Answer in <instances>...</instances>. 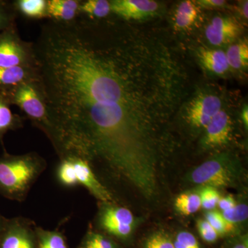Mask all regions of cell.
Returning <instances> with one entry per match:
<instances>
[{"mask_svg":"<svg viewBox=\"0 0 248 248\" xmlns=\"http://www.w3.org/2000/svg\"><path fill=\"white\" fill-rule=\"evenodd\" d=\"M17 14L13 2L0 0V32L16 25Z\"/></svg>","mask_w":248,"mask_h":248,"instance_id":"obj_24","label":"cell"},{"mask_svg":"<svg viewBox=\"0 0 248 248\" xmlns=\"http://www.w3.org/2000/svg\"><path fill=\"white\" fill-rule=\"evenodd\" d=\"M37 80L35 66L0 67V97L4 99L17 85Z\"/></svg>","mask_w":248,"mask_h":248,"instance_id":"obj_13","label":"cell"},{"mask_svg":"<svg viewBox=\"0 0 248 248\" xmlns=\"http://www.w3.org/2000/svg\"><path fill=\"white\" fill-rule=\"evenodd\" d=\"M48 18L60 22H70L80 16V0H47Z\"/></svg>","mask_w":248,"mask_h":248,"instance_id":"obj_14","label":"cell"},{"mask_svg":"<svg viewBox=\"0 0 248 248\" xmlns=\"http://www.w3.org/2000/svg\"><path fill=\"white\" fill-rule=\"evenodd\" d=\"M243 30L242 26L234 17L217 16L207 26L205 35L210 45L221 46L237 40Z\"/></svg>","mask_w":248,"mask_h":248,"instance_id":"obj_9","label":"cell"},{"mask_svg":"<svg viewBox=\"0 0 248 248\" xmlns=\"http://www.w3.org/2000/svg\"><path fill=\"white\" fill-rule=\"evenodd\" d=\"M176 241L183 245L186 248H200V244L195 236L187 232L179 233Z\"/></svg>","mask_w":248,"mask_h":248,"instance_id":"obj_31","label":"cell"},{"mask_svg":"<svg viewBox=\"0 0 248 248\" xmlns=\"http://www.w3.org/2000/svg\"><path fill=\"white\" fill-rule=\"evenodd\" d=\"M84 248H99L97 246H94L92 243L89 242V241H85Z\"/></svg>","mask_w":248,"mask_h":248,"instance_id":"obj_36","label":"cell"},{"mask_svg":"<svg viewBox=\"0 0 248 248\" xmlns=\"http://www.w3.org/2000/svg\"><path fill=\"white\" fill-rule=\"evenodd\" d=\"M174 205L182 215H190L202 208V202L200 195L197 194L184 193L176 199Z\"/></svg>","mask_w":248,"mask_h":248,"instance_id":"obj_23","label":"cell"},{"mask_svg":"<svg viewBox=\"0 0 248 248\" xmlns=\"http://www.w3.org/2000/svg\"><path fill=\"white\" fill-rule=\"evenodd\" d=\"M111 13L122 20H141L156 16L159 4L153 0H111Z\"/></svg>","mask_w":248,"mask_h":248,"instance_id":"obj_8","label":"cell"},{"mask_svg":"<svg viewBox=\"0 0 248 248\" xmlns=\"http://www.w3.org/2000/svg\"><path fill=\"white\" fill-rule=\"evenodd\" d=\"M205 220L211 225L218 235L231 232L234 228V225L227 221L222 214L218 211L209 212L205 215Z\"/></svg>","mask_w":248,"mask_h":248,"instance_id":"obj_25","label":"cell"},{"mask_svg":"<svg viewBox=\"0 0 248 248\" xmlns=\"http://www.w3.org/2000/svg\"><path fill=\"white\" fill-rule=\"evenodd\" d=\"M236 205L234 197L232 195L226 196V197L221 198L218 203V208L221 209L222 212L229 210Z\"/></svg>","mask_w":248,"mask_h":248,"instance_id":"obj_33","label":"cell"},{"mask_svg":"<svg viewBox=\"0 0 248 248\" xmlns=\"http://www.w3.org/2000/svg\"><path fill=\"white\" fill-rule=\"evenodd\" d=\"M227 61L230 69L242 71L248 66V40H239L232 44L226 52Z\"/></svg>","mask_w":248,"mask_h":248,"instance_id":"obj_19","label":"cell"},{"mask_svg":"<svg viewBox=\"0 0 248 248\" xmlns=\"http://www.w3.org/2000/svg\"><path fill=\"white\" fill-rule=\"evenodd\" d=\"M75 172L78 185L86 187L102 203H112V197L108 190L101 184L96 177L91 167V164L86 160L73 157Z\"/></svg>","mask_w":248,"mask_h":248,"instance_id":"obj_11","label":"cell"},{"mask_svg":"<svg viewBox=\"0 0 248 248\" xmlns=\"http://www.w3.org/2000/svg\"><path fill=\"white\" fill-rule=\"evenodd\" d=\"M195 2L200 9L212 10L222 9L227 4L224 0H197Z\"/></svg>","mask_w":248,"mask_h":248,"instance_id":"obj_32","label":"cell"},{"mask_svg":"<svg viewBox=\"0 0 248 248\" xmlns=\"http://www.w3.org/2000/svg\"><path fill=\"white\" fill-rule=\"evenodd\" d=\"M203 143L207 146L226 144L231 139L232 122L228 112L222 109L207 125Z\"/></svg>","mask_w":248,"mask_h":248,"instance_id":"obj_12","label":"cell"},{"mask_svg":"<svg viewBox=\"0 0 248 248\" xmlns=\"http://www.w3.org/2000/svg\"><path fill=\"white\" fill-rule=\"evenodd\" d=\"M5 218L4 217L2 216V215L0 214V231H1V228H2L3 225H4V222Z\"/></svg>","mask_w":248,"mask_h":248,"instance_id":"obj_37","label":"cell"},{"mask_svg":"<svg viewBox=\"0 0 248 248\" xmlns=\"http://www.w3.org/2000/svg\"><path fill=\"white\" fill-rule=\"evenodd\" d=\"M56 176L60 184L65 187H73L78 186L73 157L60 160Z\"/></svg>","mask_w":248,"mask_h":248,"instance_id":"obj_22","label":"cell"},{"mask_svg":"<svg viewBox=\"0 0 248 248\" xmlns=\"http://www.w3.org/2000/svg\"><path fill=\"white\" fill-rule=\"evenodd\" d=\"M200 8L195 1L186 0L179 4L174 15V27L178 31L190 29L198 19Z\"/></svg>","mask_w":248,"mask_h":248,"instance_id":"obj_16","label":"cell"},{"mask_svg":"<svg viewBox=\"0 0 248 248\" xmlns=\"http://www.w3.org/2000/svg\"><path fill=\"white\" fill-rule=\"evenodd\" d=\"M221 98L213 93H200L186 108V119L195 128H205L212 119L223 109Z\"/></svg>","mask_w":248,"mask_h":248,"instance_id":"obj_6","label":"cell"},{"mask_svg":"<svg viewBox=\"0 0 248 248\" xmlns=\"http://www.w3.org/2000/svg\"><path fill=\"white\" fill-rule=\"evenodd\" d=\"M197 228L202 239L206 242H215L219 236L206 220H199L197 221Z\"/></svg>","mask_w":248,"mask_h":248,"instance_id":"obj_28","label":"cell"},{"mask_svg":"<svg viewBox=\"0 0 248 248\" xmlns=\"http://www.w3.org/2000/svg\"><path fill=\"white\" fill-rule=\"evenodd\" d=\"M202 207L205 210H211L216 208L221 196L216 188L210 186H206L202 189L200 192Z\"/></svg>","mask_w":248,"mask_h":248,"instance_id":"obj_26","label":"cell"},{"mask_svg":"<svg viewBox=\"0 0 248 248\" xmlns=\"http://www.w3.org/2000/svg\"><path fill=\"white\" fill-rule=\"evenodd\" d=\"M33 43L21 38L17 25L0 32V67L35 66Z\"/></svg>","mask_w":248,"mask_h":248,"instance_id":"obj_4","label":"cell"},{"mask_svg":"<svg viewBox=\"0 0 248 248\" xmlns=\"http://www.w3.org/2000/svg\"><path fill=\"white\" fill-rule=\"evenodd\" d=\"M99 213V225L109 234L116 237H128L133 230L135 218L128 209L114 205L112 203H102Z\"/></svg>","mask_w":248,"mask_h":248,"instance_id":"obj_7","label":"cell"},{"mask_svg":"<svg viewBox=\"0 0 248 248\" xmlns=\"http://www.w3.org/2000/svg\"><path fill=\"white\" fill-rule=\"evenodd\" d=\"M144 248H174V246L169 236L158 233L148 239Z\"/></svg>","mask_w":248,"mask_h":248,"instance_id":"obj_29","label":"cell"},{"mask_svg":"<svg viewBox=\"0 0 248 248\" xmlns=\"http://www.w3.org/2000/svg\"><path fill=\"white\" fill-rule=\"evenodd\" d=\"M111 13L110 1L107 0H86L81 1L79 14L91 19H102Z\"/></svg>","mask_w":248,"mask_h":248,"instance_id":"obj_20","label":"cell"},{"mask_svg":"<svg viewBox=\"0 0 248 248\" xmlns=\"http://www.w3.org/2000/svg\"><path fill=\"white\" fill-rule=\"evenodd\" d=\"M174 248H186L183 245L177 242V241H175V242L174 243Z\"/></svg>","mask_w":248,"mask_h":248,"instance_id":"obj_39","label":"cell"},{"mask_svg":"<svg viewBox=\"0 0 248 248\" xmlns=\"http://www.w3.org/2000/svg\"><path fill=\"white\" fill-rule=\"evenodd\" d=\"M86 240L99 248H117L115 244L110 239L97 233L89 232Z\"/></svg>","mask_w":248,"mask_h":248,"instance_id":"obj_30","label":"cell"},{"mask_svg":"<svg viewBox=\"0 0 248 248\" xmlns=\"http://www.w3.org/2000/svg\"><path fill=\"white\" fill-rule=\"evenodd\" d=\"M240 14L242 16V17L244 18L245 19L247 20L248 19V1H244V3L241 4V6H240Z\"/></svg>","mask_w":248,"mask_h":248,"instance_id":"obj_34","label":"cell"},{"mask_svg":"<svg viewBox=\"0 0 248 248\" xmlns=\"http://www.w3.org/2000/svg\"><path fill=\"white\" fill-rule=\"evenodd\" d=\"M198 58L202 66L217 76L225 75L230 71L226 52L219 49L200 48Z\"/></svg>","mask_w":248,"mask_h":248,"instance_id":"obj_15","label":"cell"},{"mask_svg":"<svg viewBox=\"0 0 248 248\" xmlns=\"http://www.w3.org/2000/svg\"><path fill=\"white\" fill-rule=\"evenodd\" d=\"M24 117L15 114L10 109V105L0 97V143L5 151L3 138L11 130H17L24 126Z\"/></svg>","mask_w":248,"mask_h":248,"instance_id":"obj_18","label":"cell"},{"mask_svg":"<svg viewBox=\"0 0 248 248\" xmlns=\"http://www.w3.org/2000/svg\"><path fill=\"white\" fill-rule=\"evenodd\" d=\"M241 117H242L243 122H244L245 126L248 129V107L247 104L243 108L242 112H241Z\"/></svg>","mask_w":248,"mask_h":248,"instance_id":"obj_35","label":"cell"},{"mask_svg":"<svg viewBox=\"0 0 248 248\" xmlns=\"http://www.w3.org/2000/svg\"><path fill=\"white\" fill-rule=\"evenodd\" d=\"M233 248H248V244L246 243V244H239Z\"/></svg>","mask_w":248,"mask_h":248,"instance_id":"obj_38","label":"cell"},{"mask_svg":"<svg viewBox=\"0 0 248 248\" xmlns=\"http://www.w3.org/2000/svg\"><path fill=\"white\" fill-rule=\"evenodd\" d=\"M46 161L35 152L0 156V195L23 202L31 187L46 169Z\"/></svg>","mask_w":248,"mask_h":248,"instance_id":"obj_2","label":"cell"},{"mask_svg":"<svg viewBox=\"0 0 248 248\" xmlns=\"http://www.w3.org/2000/svg\"><path fill=\"white\" fill-rule=\"evenodd\" d=\"M33 43L60 160H99L141 192L157 184L169 124L187 94L185 65L163 36L122 19H49Z\"/></svg>","mask_w":248,"mask_h":248,"instance_id":"obj_1","label":"cell"},{"mask_svg":"<svg viewBox=\"0 0 248 248\" xmlns=\"http://www.w3.org/2000/svg\"><path fill=\"white\" fill-rule=\"evenodd\" d=\"M191 179L195 184L213 187L228 186L231 182V174L226 166L218 160L206 161L192 173Z\"/></svg>","mask_w":248,"mask_h":248,"instance_id":"obj_10","label":"cell"},{"mask_svg":"<svg viewBox=\"0 0 248 248\" xmlns=\"http://www.w3.org/2000/svg\"><path fill=\"white\" fill-rule=\"evenodd\" d=\"M3 99L10 106H17L32 125L48 138L50 125L48 110L37 80L17 85Z\"/></svg>","mask_w":248,"mask_h":248,"instance_id":"obj_3","label":"cell"},{"mask_svg":"<svg viewBox=\"0 0 248 248\" xmlns=\"http://www.w3.org/2000/svg\"><path fill=\"white\" fill-rule=\"evenodd\" d=\"M35 226L24 217L5 218L0 231V248H36Z\"/></svg>","mask_w":248,"mask_h":248,"instance_id":"obj_5","label":"cell"},{"mask_svg":"<svg viewBox=\"0 0 248 248\" xmlns=\"http://www.w3.org/2000/svg\"><path fill=\"white\" fill-rule=\"evenodd\" d=\"M12 2L17 15L27 19L48 18L47 0H16Z\"/></svg>","mask_w":248,"mask_h":248,"instance_id":"obj_17","label":"cell"},{"mask_svg":"<svg viewBox=\"0 0 248 248\" xmlns=\"http://www.w3.org/2000/svg\"><path fill=\"white\" fill-rule=\"evenodd\" d=\"M35 232L37 248H68L64 236L60 232L35 227Z\"/></svg>","mask_w":248,"mask_h":248,"instance_id":"obj_21","label":"cell"},{"mask_svg":"<svg viewBox=\"0 0 248 248\" xmlns=\"http://www.w3.org/2000/svg\"><path fill=\"white\" fill-rule=\"evenodd\" d=\"M222 215L225 219L232 224L244 221L247 219L248 217V208L246 204L236 205L233 208L222 212Z\"/></svg>","mask_w":248,"mask_h":248,"instance_id":"obj_27","label":"cell"}]
</instances>
